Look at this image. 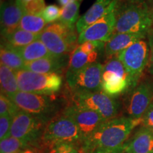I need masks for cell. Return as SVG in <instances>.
<instances>
[{"label": "cell", "instance_id": "1", "mask_svg": "<svg viewBox=\"0 0 153 153\" xmlns=\"http://www.w3.org/2000/svg\"><path fill=\"white\" fill-rule=\"evenodd\" d=\"M141 124V119L116 117L106 120L81 146L82 153L99 150H122L133 130ZM123 151V150H122Z\"/></svg>", "mask_w": 153, "mask_h": 153}, {"label": "cell", "instance_id": "2", "mask_svg": "<svg viewBox=\"0 0 153 153\" xmlns=\"http://www.w3.org/2000/svg\"><path fill=\"white\" fill-rule=\"evenodd\" d=\"M152 25L146 1L131 2L126 0H118L114 33H136L148 36Z\"/></svg>", "mask_w": 153, "mask_h": 153}, {"label": "cell", "instance_id": "3", "mask_svg": "<svg viewBox=\"0 0 153 153\" xmlns=\"http://www.w3.org/2000/svg\"><path fill=\"white\" fill-rule=\"evenodd\" d=\"M62 143L73 144L79 148L82 145L81 135L75 121L65 110L46 123L37 146L43 150H50Z\"/></svg>", "mask_w": 153, "mask_h": 153}, {"label": "cell", "instance_id": "4", "mask_svg": "<svg viewBox=\"0 0 153 153\" xmlns=\"http://www.w3.org/2000/svg\"><path fill=\"white\" fill-rule=\"evenodd\" d=\"M10 99L20 110L41 118L47 123L62 111L63 110H61L62 101H68L66 97L60 100L55 94H39L22 91H19Z\"/></svg>", "mask_w": 153, "mask_h": 153}, {"label": "cell", "instance_id": "5", "mask_svg": "<svg viewBox=\"0 0 153 153\" xmlns=\"http://www.w3.org/2000/svg\"><path fill=\"white\" fill-rule=\"evenodd\" d=\"M68 104L79 108L94 111L100 114L105 120L118 116L120 104L114 97L106 94L102 90L97 91L69 92Z\"/></svg>", "mask_w": 153, "mask_h": 153}, {"label": "cell", "instance_id": "6", "mask_svg": "<svg viewBox=\"0 0 153 153\" xmlns=\"http://www.w3.org/2000/svg\"><path fill=\"white\" fill-rule=\"evenodd\" d=\"M19 90L25 92L54 95L60 90L62 76L56 73L42 74L27 70L15 72Z\"/></svg>", "mask_w": 153, "mask_h": 153}, {"label": "cell", "instance_id": "7", "mask_svg": "<svg viewBox=\"0 0 153 153\" xmlns=\"http://www.w3.org/2000/svg\"><path fill=\"white\" fill-rule=\"evenodd\" d=\"M132 87L131 76L118 56L107 59L103 65L102 91L114 98Z\"/></svg>", "mask_w": 153, "mask_h": 153}, {"label": "cell", "instance_id": "8", "mask_svg": "<svg viewBox=\"0 0 153 153\" xmlns=\"http://www.w3.org/2000/svg\"><path fill=\"white\" fill-rule=\"evenodd\" d=\"M145 38L135 42L117 55L131 76L133 87L137 85L148 65L150 47L148 41H145Z\"/></svg>", "mask_w": 153, "mask_h": 153}, {"label": "cell", "instance_id": "9", "mask_svg": "<svg viewBox=\"0 0 153 153\" xmlns=\"http://www.w3.org/2000/svg\"><path fill=\"white\" fill-rule=\"evenodd\" d=\"M46 123L41 118L20 110L13 117L10 135L37 145Z\"/></svg>", "mask_w": 153, "mask_h": 153}, {"label": "cell", "instance_id": "10", "mask_svg": "<svg viewBox=\"0 0 153 153\" xmlns=\"http://www.w3.org/2000/svg\"><path fill=\"white\" fill-rule=\"evenodd\" d=\"M152 102V84L144 82L137 83L126 91L123 106L129 118L141 119Z\"/></svg>", "mask_w": 153, "mask_h": 153}, {"label": "cell", "instance_id": "11", "mask_svg": "<svg viewBox=\"0 0 153 153\" xmlns=\"http://www.w3.org/2000/svg\"><path fill=\"white\" fill-rule=\"evenodd\" d=\"M103 65L94 62L88 65L73 77L67 80L70 91H97L102 90Z\"/></svg>", "mask_w": 153, "mask_h": 153}, {"label": "cell", "instance_id": "12", "mask_svg": "<svg viewBox=\"0 0 153 153\" xmlns=\"http://www.w3.org/2000/svg\"><path fill=\"white\" fill-rule=\"evenodd\" d=\"M118 2V1H117ZM116 4L106 15L86 28L78 36V43L87 41H101L106 43L113 36L116 25Z\"/></svg>", "mask_w": 153, "mask_h": 153}, {"label": "cell", "instance_id": "13", "mask_svg": "<svg viewBox=\"0 0 153 153\" xmlns=\"http://www.w3.org/2000/svg\"><path fill=\"white\" fill-rule=\"evenodd\" d=\"M65 111L71 116L79 128L80 135L84 141L89 138L98 129L101 124L106 121L98 113L68 104Z\"/></svg>", "mask_w": 153, "mask_h": 153}, {"label": "cell", "instance_id": "14", "mask_svg": "<svg viewBox=\"0 0 153 153\" xmlns=\"http://www.w3.org/2000/svg\"><path fill=\"white\" fill-rule=\"evenodd\" d=\"M1 35L7 36L19 28L24 9L16 0H6L1 4Z\"/></svg>", "mask_w": 153, "mask_h": 153}, {"label": "cell", "instance_id": "15", "mask_svg": "<svg viewBox=\"0 0 153 153\" xmlns=\"http://www.w3.org/2000/svg\"><path fill=\"white\" fill-rule=\"evenodd\" d=\"M69 62H70L69 55H62V56L53 55L33 62H26L24 70L37 72V73H56L62 75L65 70L67 71Z\"/></svg>", "mask_w": 153, "mask_h": 153}, {"label": "cell", "instance_id": "16", "mask_svg": "<svg viewBox=\"0 0 153 153\" xmlns=\"http://www.w3.org/2000/svg\"><path fill=\"white\" fill-rule=\"evenodd\" d=\"M117 1L118 0H96L93 5L76 22V29L77 33H81L89 26L102 18Z\"/></svg>", "mask_w": 153, "mask_h": 153}, {"label": "cell", "instance_id": "17", "mask_svg": "<svg viewBox=\"0 0 153 153\" xmlns=\"http://www.w3.org/2000/svg\"><path fill=\"white\" fill-rule=\"evenodd\" d=\"M122 150L125 153H152L153 131L142 126L128 140Z\"/></svg>", "mask_w": 153, "mask_h": 153}, {"label": "cell", "instance_id": "18", "mask_svg": "<svg viewBox=\"0 0 153 153\" xmlns=\"http://www.w3.org/2000/svg\"><path fill=\"white\" fill-rule=\"evenodd\" d=\"M146 35L136 33H114L111 38L106 42L104 46V54L108 59L114 56H117L139 40L145 38Z\"/></svg>", "mask_w": 153, "mask_h": 153}, {"label": "cell", "instance_id": "19", "mask_svg": "<svg viewBox=\"0 0 153 153\" xmlns=\"http://www.w3.org/2000/svg\"><path fill=\"white\" fill-rule=\"evenodd\" d=\"M38 39L43 42L50 52L56 56L69 55L76 49L59 34L49 30H43L39 34Z\"/></svg>", "mask_w": 153, "mask_h": 153}, {"label": "cell", "instance_id": "20", "mask_svg": "<svg viewBox=\"0 0 153 153\" xmlns=\"http://www.w3.org/2000/svg\"><path fill=\"white\" fill-rule=\"evenodd\" d=\"M98 55L99 51L87 53L83 52L79 47L76 48L72 53L71 57L70 58L68 68L65 72L66 81L73 77L77 72H79L88 65L97 62Z\"/></svg>", "mask_w": 153, "mask_h": 153}, {"label": "cell", "instance_id": "21", "mask_svg": "<svg viewBox=\"0 0 153 153\" xmlns=\"http://www.w3.org/2000/svg\"><path fill=\"white\" fill-rule=\"evenodd\" d=\"M39 35L19 28L12 33L1 38V44L7 48L18 51L38 39Z\"/></svg>", "mask_w": 153, "mask_h": 153}, {"label": "cell", "instance_id": "22", "mask_svg": "<svg viewBox=\"0 0 153 153\" xmlns=\"http://www.w3.org/2000/svg\"><path fill=\"white\" fill-rule=\"evenodd\" d=\"M16 51L19 53L26 62H33L54 55L50 52L43 42L39 39Z\"/></svg>", "mask_w": 153, "mask_h": 153}, {"label": "cell", "instance_id": "23", "mask_svg": "<svg viewBox=\"0 0 153 153\" xmlns=\"http://www.w3.org/2000/svg\"><path fill=\"white\" fill-rule=\"evenodd\" d=\"M0 83L1 93L9 99L20 91L15 72L3 64L0 65Z\"/></svg>", "mask_w": 153, "mask_h": 153}, {"label": "cell", "instance_id": "24", "mask_svg": "<svg viewBox=\"0 0 153 153\" xmlns=\"http://www.w3.org/2000/svg\"><path fill=\"white\" fill-rule=\"evenodd\" d=\"M0 58H1V64L8 67L15 72L24 70L26 62L16 51L1 45Z\"/></svg>", "mask_w": 153, "mask_h": 153}, {"label": "cell", "instance_id": "25", "mask_svg": "<svg viewBox=\"0 0 153 153\" xmlns=\"http://www.w3.org/2000/svg\"><path fill=\"white\" fill-rule=\"evenodd\" d=\"M47 23L41 15H32L24 13L21 20L19 28L39 35L43 31Z\"/></svg>", "mask_w": 153, "mask_h": 153}, {"label": "cell", "instance_id": "26", "mask_svg": "<svg viewBox=\"0 0 153 153\" xmlns=\"http://www.w3.org/2000/svg\"><path fill=\"white\" fill-rule=\"evenodd\" d=\"M81 2L74 0L69 4L61 8V16L59 22L70 28H76V22L79 20V7Z\"/></svg>", "mask_w": 153, "mask_h": 153}, {"label": "cell", "instance_id": "27", "mask_svg": "<svg viewBox=\"0 0 153 153\" xmlns=\"http://www.w3.org/2000/svg\"><path fill=\"white\" fill-rule=\"evenodd\" d=\"M29 145H31L22 140L9 135L7 138L1 140L0 152L1 153H21Z\"/></svg>", "mask_w": 153, "mask_h": 153}, {"label": "cell", "instance_id": "28", "mask_svg": "<svg viewBox=\"0 0 153 153\" xmlns=\"http://www.w3.org/2000/svg\"><path fill=\"white\" fill-rule=\"evenodd\" d=\"M20 109L18 106L15 104V103L1 93L0 95V116L9 115L11 117H14Z\"/></svg>", "mask_w": 153, "mask_h": 153}, {"label": "cell", "instance_id": "29", "mask_svg": "<svg viewBox=\"0 0 153 153\" xmlns=\"http://www.w3.org/2000/svg\"><path fill=\"white\" fill-rule=\"evenodd\" d=\"M61 16V9L55 4L47 6L44 9L41 16L44 19L47 24L57 22Z\"/></svg>", "mask_w": 153, "mask_h": 153}, {"label": "cell", "instance_id": "30", "mask_svg": "<svg viewBox=\"0 0 153 153\" xmlns=\"http://www.w3.org/2000/svg\"><path fill=\"white\" fill-rule=\"evenodd\" d=\"M45 7H46L44 0H33L22 6L24 12L26 14L41 16Z\"/></svg>", "mask_w": 153, "mask_h": 153}, {"label": "cell", "instance_id": "31", "mask_svg": "<svg viewBox=\"0 0 153 153\" xmlns=\"http://www.w3.org/2000/svg\"><path fill=\"white\" fill-rule=\"evenodd\" d=\"M13 117L9 115L1 116L0 117V140L7 138L10 135Z\"/></svg>", "mask_w": 153, "mask_h": 153}, {"label": "cell", "instance_id": "32", "mask_svg": "<svg viewBox=\"0 0 153 153\" xmlns=\"http://www.w3.org/2000/svg\"><path fill=\"white\" fill-rule=\"evenodd\" d=\"M49 153H82V152L81 148L77 145L62 143L50 149Z\"/></svg>", "mask_w": 153, "mask_h": 153}, {"label": "cell", "instance_id": "33", "mask_svg": "<svg viewBox=\"0 0 153 153\" xmlns=\"http://www.w3.org/2000/svg\"><path fill=\"white\" fill-rule=\"evenodd\" d=\"M106 43L101 41H87L80 44L79 47L83 52L91 53L96 51H99L101 49H104Z\"/></svg>", "mask_w": 153, "mask_h": 153}, {"label": "cell", "instance_id": "34", "mask_svg": "<svg viewBox=\"0 0 153 153\" xmlns=\"http://www.w3.org/2000/svg\"><path fill=\"white\" fill-rule=\"evenodd\" d=\"M140 125L153 131V102L141 118Z\"/></svg>", "mask_w": 153, "mask_h": 153}, {"label": "cell", "instance_id": "35", "mask_svg": "<svg viewBox=\"0 0 153 153\" xmlns=\"http://www.w3.org/2000/svg\"><path fill=\"white\" fill-rule=\"evenodd\" d=\"M147 36L148 38L149 47H150V57H149L148 68L149 72L153 74V30H151Z\"/></svg>", "mask_w": 153, "mask_h": 153}, {"label": "cell", "instance_id": "36", "mask_svg": "<svg viewBox=\"0 0 153 153\" xmlns=\"http://www.w3.org/2000/svg\"><path fill=\"white\" fill-rule=\"evenodd\" d=\"M21 153H43V150L38 148L36 145H29L26 147Z\"/></svg>", "mask_w": 153, "mask_h": 153}, {"label": "cell", "instance_id": "37", "mask_svg": "<svg viewBox=\"0 0 153 153\" xmlns=\"http://www.w3.org/2000/svg\"><path fill=\"white\" fill-rule=\"evenodd\" d=\"M146 3H147V5H148L149 12H150V16L151 18H152V23H153V0H148V1H146ZM151 30H153V25H152V29Z\"/></svg>", "mask_w": 153, "mask_h": 153}, {"label": "cell", "instance_id": "38", "mask_svg": "<svg viewBox=\"0 0 153 153\" xmlns=\"http://www.w3.org/2000/svg\"><path fill=\"white\" fill-rule=\"evenodd\" d=\"M93 153H125L122 150H96Z\"/></svg>", "mask_w": 153, "mask_h": 153}, {"label": "cell", "instance_id": "39", "mask_svg": "<svg viewBox=\"0 0 153 153\" xmlns=\"http://www.w3.org/2000/svg\"><path fill=\"white\" fill-rule=\"evenodd\" d=\"M74 0H57L59 4L62 7H65V6L69 4L70 3H71Z\"/></svg>", "mask_w": 153, "mask_h": 153}, {"label": "cell", "instance_id": "40", "mask_svg": "<svg viewBox=\"0 0 153 153\" xmlns=\"http://www.w3.org/2000/svg\"><path fill=\"white\" fill-rule=\"evenodd\" d=\"M31 1H33V0H19V3H20V4L22 7V6H24V4H26L30 2Z\"/></svg>", "mask_w": 153, "mask_h": 153}, {"label": "cell", "instance_id": "41", "mask_svg": "<svg viewBox=\"0 0 153 153\" xmlns=\"http://www.w3.org/2000/svg\"><path fill=\"white\" fill-rule=\"evenodd\" d=\"M126 1H131V2H140V1H145V0H126Z\"/></svg>", "mask_w": 153, "mask_h": 153}, {"label": "cell", "instance_id": "42", "mask_svg": "<svg viewBox=\"0 0 153 153\" xmlns=\"http://www.w3.org/2000/svg\"><path fill=\"white\" fill-rule=\"evenodd\" d=\"M77 1H80V2H81V1H82V0H77Z\"/></svg>", "mask_w": 153, "mask_h": 153}, {"label": "cell", "instance_id": "43", "mask_svg": "<svg viewBox=\"0 0 153 153\" xmlns=\"http://www.w3.org/2000/svg\"><path fill=\"white\" fill-rule=\"evenodd\" d=\"M16 1H18V2L19 3V0H16ZM19 4H20V3H19Z\"/></svg>", "mask_w": 153, "mask_h": 153}, {"label": "cell", "instance_id": "44", "mask_svg": "<svg viewBox=\"0 0 153 153\" xmlns=\"http://www.w3.org/2000/svg\"><path fill=\"white\" fill-rule=\"evenodd\" d=\"M152 86H153V84H152Z\"/></svg>", "mask_w": 153, "mask_h": 153}, {"label": "cell", "instance_id": "45", "mask_svg": "<svg viewBox=\"0 0 153 153\" xmlns=\"http://www.w3.org/2000/svg\"><path fill=\"white\" fill-rule=\"evenodd\" d=\"M152 153H153V152H152Z\"/></svg>", "mask_w": 153, "mask_h": 153}]
</instances>
